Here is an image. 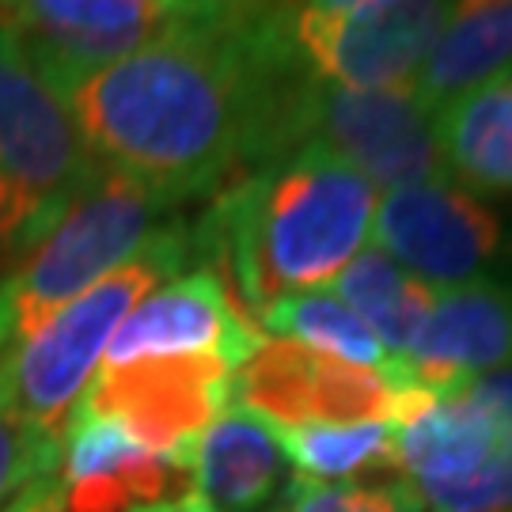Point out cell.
<instances>
[{
  "instance_id": "cell-1",
  "label": "cell",
  "mask_w": 512,
  "mask_h": 512,
  "mask_svg": "<svg viewBox=\"0 0 512 512\" xmlns=\"http://www.w3.org/2000/svg\"><path fill=\"white\" fill-rule=\"evenodd\" d=\"M376 186L319 145L236 175L190 228L194 262L220 277L236 308L258 315L293 289L330 285L372 236Z\"/></svg>"
},
{
  "instance_id": "cell-2",
  "label": "cell",
  "mask_w": 512,
  "mask_h": 512,
  "mask_svg": "<svg viewBox=\"0 0 512 512\" xmlns=\"http://www.w3.org/2000/svg\"><path fill=\"white\" fill-rule=\"evenodd\" d=\"M194 262V239L183 224H164L145 251L118 266L69 308H61L27 346L0 361V410L35 429L65 437L76 403L103 365L114 330L160 281Z\"/></svg>"
},
{
  "instance_id": "cell-3",
  "label": "cell",
  "mask_w": 512,
  "mask_h": 512,
  "mask_svg": "<svg viewBox=\"0 0 512 512\" xmlns=\"http://www.w3.org/2000/svg\"><path fill=\"white\" fill-rule=\"evenodd\" d=\"M107 171L0 27V258H27Z\"/></svg>"
},
{
  "instance_id": "cell-4",
  "label": "cell",
  "mask_w": 512,
  "mask_h": 512,
  "mask_svg": "<svg viewBox=\"0 0 512 512\" xmlns=\"http://www.w3.org/2000/svg\"><path fill=\"white\" fill-rule=\"evenodd\" d=\"M167 205L122 175H103L16 270L0 277V361L61 308L145 251Z\"/></svg>"
},
{
  "instance_id": "cell-5",
  "label": "cell",
  "mask_w": 512,
  "mask_h": 512,
  "mask_svg": "<svg viewBox=\"0 0 512 512\" xmlns=\"http://www.w3.org/2000/svg\"><path fill=\"white\" fill-rule=\"evenodd\" d=\"M456 4L323 0L293 4V35L311 73L342 88H406Z\"/></svg>"
},
{
  "instance_id": "cell-6",
  "label": "cell",
  "mask_w": 512,
  "mask_h": 512,
  "mask_svg": "<svg viewBox=\"0 0 512 512\" xmlns=\"http://www.w3.org/2000/svg\"><path fill=\"white\" fill-rule=\"evenodd\" d=\"M304 137L346 160L372 186L410 190V186L452 183L437 145L433 110L406 88H342L315 80L304 114Z\"/></svg>"
},
{
  "instance_id": "cell-7",
  "label": "cell",
  "mask_w": 512,
  "mask_h": 512,
  "mask_svg": "<svg viewBox=\"0 0 512 512\" xmlns=\"http://www.w3.org/2000/svg\"><path fill=\"white\" fill-rule=\"evenodd\" d=\"M190 16L175 0H31L8 4L0 27L61 99L110 65L141 54Z\"/></svg>"
},
{
  "instance_id": "cell-8",
  "label": "cell",
  "mask_w": 512,
  "mask_h": 512,
  "mask_svg": "<svg viewBox=\"0 0 512 512\" xmlns=\"http://www.w3.org/2000/svg\"><path fill=\"white\" fill-rule=\"evenodd\" d=\"M80 406L114 418L145 452L190 471L198 437L232 406V368L209 353L99 365Z\"/></svg>"
},
{
  "instance_id": "cell-9",
  "label": "cell",
  "mask_w": 512,
  "mask_h": 512,
  "mask_svg": "<svg viewBox=\"0 0 512 512\" xmlns=\"http://www.w3.org/2000/svg\"><path fill=\"white\" fill-rule=\"evenodd\" d=\"M376 251L399 262L433 293L467 285L497 255L501 220L459 183L410 186L387 194L372 217Z\"/></svg>"
},
{
  "instance_id": "cell-10",
  "label": "cell",
  "mask_w": 512,
  "mask_h": 512,
  "mask_svg": "<svg viewBox=\"0 0 512 512\" xmlns=\"http://www.w3.org/2000/svg\"><path fill=\"white\" fill-rule=\"evenodd\" d=\"M232 403L247 406L274 429L391 421V387L380 372L323 357L285 338H266L255 357L232 372Z\"/></svg>"
},
{
  "instance_id": "cell-11",
  "label": "cell",
  "mask_w": 512,
  "mask_h": 512,
  "mask_svg": "<svg viewBox=\"0 0 512 512\" xmlns=\"http://www.w3.org/2000/svg\"><path fill=\"white\" fill-rule=\"evenodd\" d=\"M266 334L236 308V300L209 270L171 277L137 304L114 330L103 365L118 368L145 357H194L209 353L236 372Z\"/></svg>"
},
{
  "instance_id": "cell-12",
  "label": "cell",
  "mask_w": 512,
  "mask_h": 512,
  "mask_svg": "<svg viewBox=\"0 0 512 512\" xmlns=\"http://www.w3.org/2000/svg\"><path fill=\"white\" fill-rule=\"evenodd\" d=\"M512 365V285L467 281L437 293L433 319L425 323L410 357L414 384L433 399H456L471 380Z\"/></svg>"
},
{
  "instance_id": "cell-13",
  "label": "cell",
  "mask_w": 512,
  "mask_h": 512,
  "mask_svg": "<svg viewBox=\"0 0 512 512\" xmlns=\"http://www.w3.org/2000/svg\"><path fill=\"white\" fill-rule=\"evenodd\" d=\"M285 475V448L270 421L232 403L205 429L190 456L194 497L213 512H258Z\"/></svg>"
},
{
  "instance_id": "cell-14",
  "label": "cell",
  "mask_w": 512,
  "mask_h": 512,
  "mask_svg": "<svg viewBox=\"0 0 512 512\" xmlns=\"http://www.w3.org/2000/svg\"><path fill=\"white\" fill-rule=\"evenodd\" d=\"M512 65V0L456 4L448 27L440 31L433 50L418 69L410 92L433 114L475 92Z\"/></svg>"
},
{
  "instance_id": "cell-15",
  "label": "cell",
  "mask_w": 512,
  "mask_h": 512,
  "mask_svg": "<svg viewBox=\"0 0 512 512\" xmlns=\"http://www.w3.org/2000/svg\"><path fill=\"white\" fill-rule=\"evenodd\" d=\"M452 179L478 190H512V80L497 76L433 114Z\"/></svg>"
},
{
  "instance_id": "cell-16",
  "label": "cell",
  "mask_w": 512,
  "mask_h": 512,
  "mask_svg": "<svg viewBox=\"0 0 512 512\" xmlns=\"http://www.w3.org/2000/svg\"><path fill=\"white\" fill-rule=\"evenodd\" d=\"M334 296L365 323L391 357H414L425 323L433 319L437 293L406 274L384 251L368 247L330 281Z\"/></svg>"
},
{
  "instance_id": "cell-17",
  "label": "cell",
  "mask_w": 512,
  "mask_h": 512,
  "mask_svg": "<svg viewBox=\"0 0 512 512\" xmlns=\"http://www.w3.org/2000/svg\"><path fill=\"white\" fill-rule=\"evenodd\" d=\"M501 448L494 421L467 395L440 399L399 429V475L410 482L471 475Z\"/></svg>"
},
{
  "instance_id": "cell-18",
  "label": "cell",
  "mask_w": 512,
  "mask_h": 512,
  "mask_svg": "<svg viewBox=\"0 0 512 512\" xmlns=\"http://www.w3.org/2000/svg\"><path fill=\"white\" fill-rule=\"evenodd\" d=\"M262 334H277L285 342H296L304 349H315L323 357H338L346 365L372 368L387 376L399 365V357H391L380 338L353 315L334 293H289L274 300L270 308L258 315Z\"/></svg>"
},
{
  "instance_id": "cell-19",
  "label": "cell",
  "mask_w": 512,
  "mask_h": 512,
  "mask_svg": "<svg viewBox=\"0 0 512 512\" xmlns=\"http://www.w3.org/2000/svg\"><path fill=\"white\" fill-rule=\"evenodd\" d=\"M285 459L296 475L311 482H334L349 475H399V425L357 421V425H293L277 429Z\"/></svg>"
},
{
  "instance_id": "cell-20",
  "label": "cell",
  "mask_w": 512,
  "mask_h": 512,
  "mask_svg": "<svg viewBox=\"0 0 512 512\" xmlns=\"http://www.w3.org/2000/svg\"><path fill=\"white\" fill-rule=\"evenodd\" d=\"M277 512H425L414 482L387 475V482L357 486V482H311L293 475Z\"/></svg>"
},
{
  "instance_id": "cell-21",
  "label": "cell",
  "mask_w": 512,
  "mask_h": 512,
  "mask_svg": "<svg viewBox=\"0 0 512 512\" xmlns=\"http://www.w3.org/2000/svg\"><path fill=\"white\" fill-rule=\"evenodd\" d=\"M61 440L0 410V512H8L31 486L61 475Z\"/></svg>"
},
{
  "instance_id": "cell-22",
  "label": "cell",
  "mask_w": 512,
  "mask_h": 512,
  "mask_svg": "<svg viewBox=\"0 0 512 512\" xmlns=\"http://www.w3.org/2000/svg\"><path fill=\"white\" fill-rule=\"evenodd\" d=\"M425 512H512V452L497 448L471 475L414 482Z\"/></svg>"
},
{
  "instance_id": "cell-23",
  "label": "cell",
  "mask_w": 512,
  "mask_h": 512,
  "mask_svg": "<svg viewBox=\"0 0 512 512\" xmlns=\"http://www.w3.org/2000/svg\"><path fill=\"white\" fill-rule=\"evenodd\" d=\"M463 395L490 414L497 437H501V448H509L512 452V365L471 380V387H467Z\"/></svg>"
},
{
  "instance_id": "cell-24",
  "label": "cell",
  "mask_w": 512,
  "mask_h": 512,
  "mask_svg": "<svg viewBox=\"0 0 512 512\" xmlns=\"http://www.w3.org/2000/svg\"><path fill=\"white\" fill-rule=\"evenodd\" d=\"M8 512H61V475L31 486Z\"/></svg>"
},
{
  "instance_id": "cell-25",
  "label": "cell",
  "mask_w": 512,
  "mask_h": 512,
  "mask_svg": "<svg viewBox=\"0 0 512 512\" xmlns=\"http://www.w3.org/2000/svg\"><path fill=\"white\" fill-rule=\"evenodd\" d=\"M133 512H213L209 505H202L194 494L179 497V501H167V505H148V509H133Z\"/></svg>"
},
{
  "instance_id": "cell-26",
  "label": "cell",
  "mask_w": 512,
  "mask_h": 512,
  "mask_svg": "<svg viewBox=\"0 0 512 512\" xmlns=\"http://www.w3.org/2000/svg\"><path fill=\"white\" fill-rule=\"evenodd\" d=\"M4 12H8V4H0V19H4Z\"/></svg>"
},
{
  "instance_id": "cell-27",
  "label": "cell",
  "mask_w": 512,
  "mask_h": 512,
  "mask_svg": "<svg viewBox=\"0 0 512 512\" xmlns=\"http://www.w3.org/2000/svg\"><path fill=\"white\" fill-rule=\"evenodd\" d=\"M505 76H509V80H512V65H509V73H505Z\"/></svg>"
}]
</instances>
